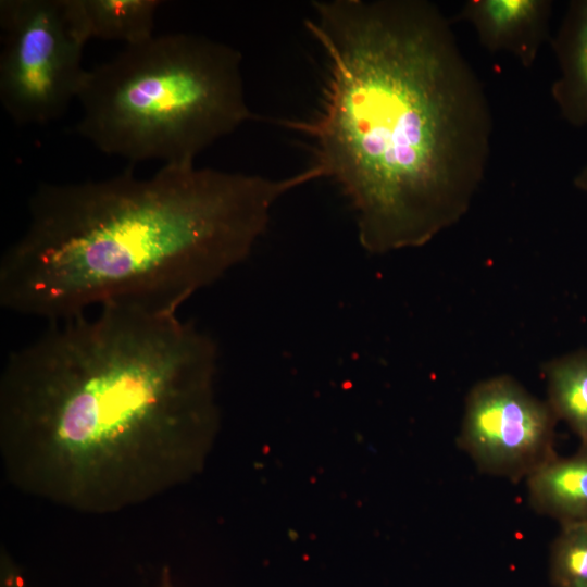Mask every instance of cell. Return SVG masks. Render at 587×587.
Listing matches in <instances>:
<instances>
[{"mask_svg": "<svg viewBox=\"0 0 587 587\" xmlns=\"http://www.w3.org/2000/svg\"><path fill=\"white\" fill-rule=\"evenodd\" d=\"M217 345L177 310L118 302L49 323L0 377V457L21 492L90 515L189 480L217 426Z\"/></svg>", "mask_w": 587, "mask_h": 587, "instance_id": "1", "label": "cell"}, {"mask_svg": "<svg viewBox=\"0 0 587 587\" xmlns=\"http://www.w3.org/2000/svg\"><path fill=\"white\" fill-rule=\"evenodd\" d=\"M327 60L320 109L287 122L351 205L371 253L420 247L467 212L492 115L451 22L426 0H327L305 21Z\"/></svg>", "mask_w": 587, "mask_h": 587, "instance_id": "2", "label": "cell"}, {"mask_svg": "<svg viewBox=\"0 0 587 587\" xmlns=\"http://www.w3.org/2000/svg\"><path fill=\"white\" fill-rule=\"evenodd\" d=\"M315 178L192 164L42 183L1 257L0 304L49 323L118 302L178 311L248 258L282 196Z\"/></svg>", "mask_w": 587, "mask_h": 587, "instance_id": "3", "label": "cell"}, {"mask_svg": "<svg viewBox=\"0 0 587 587\" xmlns=\"http://www.w3.org/2000/svg\"><path fill=\"white\" fill-rule=\"evenodd\" d=\"M241 53L188 33L154 35L87 70L76 132L132 163L192 165L252 118Z\"/></svg>", "mask_w": 587, "mask_h": 587, "instance_id": "4", "label": "cell"}, {"mask_svg": "<svg viewBox=\"0 0 587 587\" xmlns=\"http://www.w3.org/2000/svg\"><path fill=\"white\" fill-rule=\"evenodd\" d=\"M89 39L77 0L0 1V103L14 123L48 124L77 100Z\"/></svg>", "mask_w": 587, "mask_h": 587, "instance_id": "5", "label": "cell"}, {"mask_svg": "<svg viewBox=\"0 0 587 587\" xmlns=\"http://www.w3.org/2000/svg\"><path fill=\"white\" fill-rule=\"evenodd\" d=\"M557 421L548 402L513 378L496 376L470 391L458 444L485 473L527 478L557 455Z\"/></svg>", "mask_w": 587, "mask_h": 587, "instance_id": "6", "label": "cell"}, {"mask_svg": "<svg viewBox=\"0 0 587 587\" xmlns=\"http://www.w3.org/2000/svg\"><path fill=\"white\" fill-rule=\"evenodd\" d=\"M551 14L550 0H469L458 18L471 25L487 51L508 53L530 67L551 40Z\"/></svg>", "mask_w": 587, "mask_h": 587, "instance_id": "7", "label": "cell"}, {"mask_svg": "<svg viewBox=\"0 0 587 587\" xmlns=\"http://www.w3.org/2000/svg\"><path fill=\"white\" fill-rule=\"evenodd\" d=\"M550 42L559 66L552 100L567 124L587 126V0L569 2Z\"/></svg>", "mask_w": 587, "mask_h": 587, "instance_id": "8", "label": "cell"}, {"mask_svg": "<svg viewBox=\"0 0 587 587\" xmlns=\"http://www.w3.org/2000/svg\"><path fill=\"white\" fill-rule=\"evenodd\" d=\"M530 505L561 524L587 521V445L574 454L555 455L527 478Z\"/></svg>", "mask_w": 587, "mask_h": 587, "instance_id": "9", "label": "cell"}, {"mask_svg": "<svg viewBox=\"0 0 587 587\" xmlns=\"http://www.w3.org/2000/svg\"><path fill=\"white\" fill-rule=\"evenodd\" d=\"M88 35L125 47L142 43L154 36L160 0H77Z\"/></svg>", "mask_w": 587, "mask_h": 587, "instance_id": "10", "label": "cell"}, {"mask_svg": "<svg viewBox=\"0 0 587 587\" xmlns=\"http://www.w3.org/2000/svg\"><path fill=\"white\" fill-rule=\"evenodd\" d=\"M544 375L550 408L587 445V349L547 362Z\"/></svg>", "mask_w": 587, "mask_h": 587, "instance_id": "11", "label": "cell"}, {"mask_svg": "<svg viewBox=\"0 0 587 587\" xmlns=\"http://www.w3.org/2000/svg\"><path fill=\"white\" fill-rule=\"evenodd\" d=\"M561 526L551 546V580L555 587H587V521Z\"/></svg>", "mask_w": 587, "mask_h": 587, "instance_id": "12", "label": "cell"}, {"mask_svg": "<svg viewBox=\"0 0 587 587\" xmlns=\"http://www.w3.org/2000/svg\"><path fill=\"white\" fill-rule=\"evenodd\" d=\"M573 185L576 189L587 193V163L574 176Z\"/></svg>", "mask_w": 587, "mask_h": 587, "instance_id": "13", "label": "cell"}, {"mask_svg": "<svg viewBox=\"0 0 587 587\" xmlns=\"http://www.w3.org/2000/svg\"><path fill=\"white\" fill-rule=\"evenodd\" d=\"M2 587H25V585L12 571H5L4 578L2 579Z\"/></svg>", "mask_w": 587, "mask_h": 587, "instance_id": "14", "label": "cell"}]
</instances>
